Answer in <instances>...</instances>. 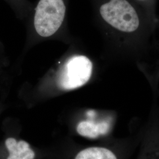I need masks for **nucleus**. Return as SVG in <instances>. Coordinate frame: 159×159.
I'll return each instance as SVG.
<instances>
[{
    "mask_svg": "<svg viewBox=\"0 0 159 159\" xmlns=\"http://www.w3.org/2000/svg\"><path fill=\"white\" fill-rule=\"evenodd\" d=\"M136 159H159V115L154 114L141 129Z\"/></svg>",
    "mask_w": 159,
    "mask_h": 159,
    "instance_id": "obj_4",
    "label": "nucleus"
},
{
    "mask_svg": "<svg viewBox=\"0 0 159 159\" xmlns=\"http://www.w3.org/2000/svg\"><path fill=\"white\" fill-rule=\"evenodd\" d=\"M0 64H1V63H0Z\"/></svg>",
    "mask_w": 159,
    "mask_h": 159,
    "instance_id": "obj_8",
    "label": "nucleus"
},
{
    "mask_svg": "<svg viewBox=\"0 0 159 159\" xmlns=\"http://www.w3.org/2000/svg\"><path fill=\"white\" fill-rule=\"evenodd\" d=\"M6 146L9 152L7 159H34L35 153L30 148V144L24 140L17 142L14 138L6 140Z\"/></svg>",
    "mask_w": 159,
    "mask_h": 159,
    "instance_id": "obj_6",
    "label": "nucleus"
},
{
    "mask_svg": "<svg viewBox=\"0 0 159 159\" xmlns=\"http://www.w3.org/2000/svg\"><path fill=\"white\" fill-rule=\"evenodd\" d=\"M137 6L142 7L146 9H149L153 4L154 0H131Z\"/></svg>",
    "mask_w": 159,
    "mask_h": 159,
    "instance_id": "obj_7",
    "label": "nucleus"
},
{
    "mask_svg": "<svg viewBox=\"0 0 159 159\" xmlns=\"http://www.w3.org/2000/svg\"><path fill=\"white\" fill-rule=\"evenodd\" d=\"M112 120H104L100 121L85 120L80 122L77 127V131L81 136L89 139H98L106 136L112 130Z\"/></svg>",
    "mask_w": 159,
    "mask_h": 159,
    "instance_id": "obj_5",
    "label": "nucleus"
},
{
    "mask_svg": "<svg viewBox=\"0 0 159 159\" xmlns=\"http://www.w3.org/2000/svg\"><path fill=\"white\" fill-rule=\"evenodd\" d=\"M93 63L84 56H75L65 63L57 79L59 88L72 90L85 85L91 78Z\"/></svg>",
    "mask_w": 159,
    "mask_h": 159,
    "instance_id": "obj_3",
    "label": "nucleus"
},
{
    "mask_svg": "<svg viewBox=\"0 0 159 159\" xmlns=\"http://www.w3.org/2000/svg\"><path fill=\"white\" fill-rule=\"evenodd\" d=\"M138 7L131 0H108L100 7L99 13L114 29L132 33L139 29L140 24Z\"/></svg>",
    "mask_w": 159,
    "mask_h": 159,
    "instance_id": "obj_1",
    "label": "nucleus"
},
{
    "mask_svg": "<svg viewBox=\"0 0 159 159\" xmlns=\"http://www.w3.org/2000/svg\"><path fill=\"white\" fill-rule=\"evenodd\" d=\"M63 0H40L35 9L34 29L42 37H49L60 28L65 17Z\"/></svg>",
    "mask_w": 159,
    "mask_h": 159,
    "instance_id": "obj_2",
    "label": "nucleus"
}]
</instances>
